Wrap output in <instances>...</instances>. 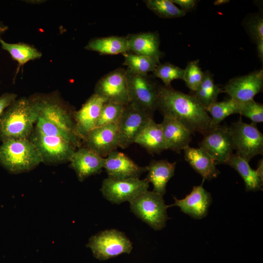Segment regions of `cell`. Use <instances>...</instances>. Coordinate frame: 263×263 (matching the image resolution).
Here are the masks:
<instances>
[{"label": "cell", "mask_w": 263, "mask_h": 263, "mask_svg": "<svg viewBox=\"0 0 263 263\" xmlns=\"http://www.w3.org/2000/svg\"><path fill=\"white\" fill-rule=\"evenodd\" d=\"M157 109L164 116L172 118L191 133L203 136L220 125L211 119L206 109L191 94L173 89L171 86H158Z\"/></svg>", "instance_id": "cell-1"}, {"label": "cell", "mask_w": 263, "mask_h": 263, "mask_svg": "<svg viewBox=\"0 0 263 263\" xmlns=\"http://www.w3.org/2000/svg\"><path fill=\"white\" fill-rule=\"evenodd\" d=\"M38 117L29 98H17L0 116V141L29 139Z\"/></svg>", "instance_id": "cell-2"}, {"label": "cell", "mask_w": 263, "mask_h": 263, "mask_svg": "<svg viewBox=\"0 0 263 263\" xmlns=\"http://www.w3.org/2000/svg\"><path fill=\"white\" fill-rule=\"evenodd\" d=\"M42 162L39 152L29 139L9 140L0 145V165L10 173L30 171Z\"/></svg>", "instance_id": "cell-3"}, {"label": "cell", "mask_w": 263, "mask_h": 263, "mask_svg": "<svg viewBox=\"0 0 263 263\" xmlns=\"http://www.w3.org/2000/svg\"><path fill=\"white\" fill-rule=\"evenodd\" d=\"M29 99L39 116L76 135L75 130V112L72 111L57 95L40 94Z\"/></svg>", "instance_id": "cell-4"}, {"label": "cell", "mask_w": 263, "mask_h": 263, "mask_svg": "<svg viewBox=\"0 0 263 263\" xmlns=\"http://www.w3.org/2000/svg\"><path fill=\"white\" fill-rule=\"evenodd\" d=\"M131 211L155 230L166 225L169 217L163 196L148 190L130 202Z\"/></svg>", "instance_id": "cell-5"}, {"label": "cell", "mask_w": 263, "mask_h": 263, "mask_svg": "<svg viewBox=\"0 0 263 263\" xmlns=\"http://www.w3.org/2000/svg\"><path fill=\"white\" fill-rule=\"evenodd\" d=\"M236 154L249 162L263 153V135L256 123L247 124L240 118L228 128Z\"/></svg>", "instance_id": "cell-6"}, {"label": "cell", "mask_w": 263, "mask_h": 263, "mask_svg": "<svg viewBox=\"0 0 263 263\" xmlns=\"http://www.w3.org/2000/svg\"><path fill=\"white\" fill-rule=\"evenodd\" d=\"M126 70L129 103L153 115L157 109L158 86L148 74Z\"/></svg>", "instance_id": "cell-7"}, {"label": "cell", "mask_w": 263, "mask_h": 263, "mask_svg": "<svg viewBox=\"0 0 263 263\" xmlns=\"http://www.w3.org/2000/svg\"><path fill=\"white\" fill-rule=\"evenodd\" d=\"M86 246L97 259L105 261L123 253L130 254L132 244L126 235L116 229L101 231L92 236Z\"/></svg>", "instance_id": "cell-8"}, {"label": "cell", "mask_w": 263, "mask_h": 263, "mask_svg": "<svg viewBox=\"0 0 263 263\" xmlns=\"http://www.w3.org/2000/svg\"><path fill=\"white\" fill-rule=\"evenodd\" d=\"M152 118L153 115L132 103L126 105L117 124L119 147L126 149L135 143L138 136Z\"/></svg>", "instance_id": "cell-9"}, {"label": "cell", "mask_w": 263, "mask_h": 263, "mask_svg": "<svg viewBox=\"0 0 263 263\" xmlns=\"http://www.w3.org/2000/svg\"><path fill=\"white\" fill-rule=\"evenodd\" d=\"M149 182L146 178L115 179L108 177L102 182L100 191L112 203L130 202L148 190Z\"/></svg>", "instance_id": "cell-10"}, {"label": "cell", "mask_w": 263, "mask_h": 263, "mask_svg": "<svg viewBox=\"0 0 263 263\" xmlns=\"http://www.w3.org/2000/svg\"><path fill=\"white\" fill-rule=\"evenodd\" d=\"M30 140L39 152L43 162L60 164L69 162L76 148L66 140L56 136L44 135L34 129Z\"/></svg>", "instance_id": "cell-11"}, {"label": "cell", "mask_w": 263, "mask_h": 263, "mask_svg": "<svg viewBox=\"0 0 263 263\" xmlns=\"http://www.w3.org/2000/svg\"><path fill=\"white\" fill-rule=\"evenodd\" d=\"M106 102L126 106L129 103L126 70L118 68L107 74L96 83L94 93Z\"/></svg>", "instance_id": "cell-12"}, {"label": "cell", "mask_w": 263, "mask_h": 263, "mask_svg": "<svg viewBox=\"0 0 263 263\" xmlns=\"http://www.w3.org/2000/svg\"><path fill=\"white\" fill-rule=\"evenodd\" d=\"M199 146L208 154L216 165L225 164L234 150L228 128L220 125L204 135Z\"/></svg>", "instance_id": "cell-13"}, {"label": "cell", "mask_w": 263, "mask_h": 263, "mask_svg": "<svg viewBox=\"0 0 263 263\" xmlns=\"http://www.w3.org/2000/svg\"><path fill=\"white\" fill-rule=\"evenodd\" d=\"M263 87V70L261 69L230 79L225 86L224 91L231 99L244 102L253 99Z\"/></svg>", "instance_id": "cell-14"}, {"label": "cell", "mask_w": 263, "mask_h": 263, "mask_svg": "<svg viewBox=\"0 0 263 263\" xmlns=\"http://www.w3.org/2000/svg\"><path fill=\"white\" fill-rule=\"evenodd\" d=\"M106 102L102 97L94 93L79 110L75 111V132L82 141L96 127L102 108Z\"/></svg>", "instance_id": "cell-15"}, {"label": "cell", "mask_w": 263, "mask_h": 263, "mask_svg": "<svg viewBox=\"0 0 263 263\" xmlns=\"http://www.w3.org/2000/svg\"><path fill=\"white\" fill-rule=\"evenodd\" d=\"M83 141L85 147L105 158L119 147L117 124L95 127L86 136Z\"/></svg>", "instance_id": "cell-16"}, {"label": "cell", "mask_w": 263, "mask_h": 263, "mask_svg": "<svg viewBox=\"0 0 263 263\" xmlns=\"http://www.w3.org/2000/svg\"><path fill=\"white\" fill-rule=\"evenodd\" d=\"M103 168L108 177L115 179L139 178L147 171V166H139L125 153L116 150L105 158Z\"/></svg>", "instance_id": "cell-17"}, {"label": "cell", "mask_w": 263, "mask_h": 263, "mask_svg": "<svg viewBox=\"0 0 263 263\" xmlns=\"http://www.w3.org/2000/svg\"><path fill=\"white\" fill-rule=\"evenodd\" d=\"M104 161L105 158L88 148L81 146L75 150L69 162L78 180L82 182L91 175L99 173Z\"/></svg>", "instance_id": "cell-18"}, {"label": "cell", "mask_w": 263, "mask_h": 263, "mask_svg": "<svg viewBox=\"0 0 263 263\" xmlns=\"http://www.w3.org/2000/svg\"><path fill=\"white\" fill-rule=\"evenodd\" d=\"M174 203L172 206L180 207L181 210L195 219H201L207 213L211 203L210 193L201 184L194 186L189 194L182 199L174 197Z\"/></svg>", "instance_id": "cell-19"}, {"label": "cell", "mask_w": 263, "mask_h": 263, "mask_svg": "<svg viewBox=\"0 0 263 263\" xmlns=\"http://www.w3.org/2000/svg\"><path fill=\"white\" fill-rule=\"evenodd\" d=\"M225 164L236 170L243 178L247 191H256L263 189V160L258 162L256 170L253 169L248 162L236 154H232Z\"/></svg>", "instance_id": "cell-20"}, {"label": "cell", "mask_w": 263, "mask_h": 263, "mask_svg": "<svg viewBox=\"0 0 263 263\" xmlns=\"http://www.w3.org/2000/svg\"><path fill=\"white\" fill-rule=\"evenodd\" d=\"M162 127L167 149L178 153L189 146L192 133L177 121L164 116L160 123Z\"/></svg>", "instance_id": "cell-21"}, {"label": "cell", "mask_w": 263, "mask_h": 263, "mask_svg": "<svg viewBox=\"0 0 263 263\" xmlns=\"http://www.w3.org/2000/svg\"><path fill=\"white\" fill-rule=\"evenodd\" d=\"M184 151L186 161L204 179L211 180L220 174L213 160L201 148L188 146Z\"/></svg>", "instance_id": "cell-22"}, {"label": "cell", "mask_w": 263, "mask_h": 263, "mask_svg": "<svg viewBox=\"0 0 263 263\" xmlns=\"http://www.w3.org/2000/svg\"><path fill=\"white\" fill-rule=\"evenodd\" d=\"M129 52L160 59V40L156 32H143L127 36Z\"/></svg>", "instance_id": "cell-23"}, {"label": "cell", "mask_w": 263, "mask_h": 263, "mask_svg": "<svg viewBox=\"0 0 263 263\" xmlns=\"http://www.w3.org/2000/svg\"><path fill=\"white\" fill-rule=\"evenodd\" d=\"M176 165V162L154 160L147 166L148 173L146 178L152 184L153 191L164 196L167 183L174 175Z\"/></svg>", "instance_id": "cell-24"}, {"label": "cell", "mask_w": 263, "mask_h": 263, "mask_svg": "<svg viewBox=\"0 0 263 263\" xmlns=\"http://www.w3.org/2000/svg\"><path fill=\"white\" fill-rule=\"evenodd\" d=\"M150 154H159L167 150L160 123L151 119L135 141Z\"/></svg>", "instance_id": "cell-25"}, {"label": "cell", "mask_w": 263, "mask_h": 263, "mask_svg": "<svg viewBox=\"0 0 263 263\" xmlns=\"http://www.w3.org/2000/svg\"><path fill=\"white\" fill-rule=\"evenodd\" d=\"M85 49L101 55H113L129 52L127 37L94 38L89 41Z\"/></svg>", "instance_id": "cell-26"}, {"label": "cell", "mask_w": 263, "mask_h": 263, "mask_svg": "<svg viewBox=\"0 0 263 263\" xmlns=\"http://www.w3.org/2000/svg\"><path fill=\"white\" fill-rule=\"evenodd\" d=\"M0 44L2 49L7 52L14 60L18 62L19 67L23 65L27 62L40 58L42 53L37 48L30 44L19 42L8 43L0 38Z\"/></svg>", "instance_id": "cell-27"}, {"label": "cell", "mask_w": 263, "mask_h": 263, "mask_svg": "<svg viewBox=\"0 0 263 263\" xmlns=\"http://www.w3.org/2000/svg\"><path fill=\"white\" fill-rule=\"evenodd\" d=\"M221 89L215 84L213 75L208 71L204 72V77L200 85L191 94L205 108L217 101Z\"/></svg>", "instance_id": "cell-28"}, {"label": "cell", "mask_w": 263, "mask_h": 263, "mask_svg": "<svg viewBox=\"0 0 263 263\" xmlns=\"http://www.w3.org/2000/svg\"><path fill=\"white\" fill-rule=\"evenodd\" d=\"M124 65L127 66L129 71L140 74H148L153 72L160 63V59L131 52L123 54Z\"/></svg>", "instance_id": "cell-29"}, {"label": "cell", "mask_w": 263, "mask_h": 263, "mask_svg": "<svg viewBox=\"0 0 263 263\" xmlns=\"http://www.w3.org/2000/svg\"><path fill=\"white\" fill-rule=\"evenodd\" d=\"M34 129L45 135L62 138L76 148L81 147L82 140L76 135L63 130L40 116H38Z\"/></svg>", "instance_id": "cell-30"}, {"label": "cell", "mask_w": 263, "mask_h": 263, "mask_svg": "<svg viewBox=\"0 0 263 263\" xmlns=\"http://www.w3.org/2000/svg\"><path fill=\"white\" fill-rule=\"evenodd\" d=\"M212 120L217 125L226 117L233 114H239V103L231 98L223 101H217L206 109Z\"/></svg>", "instance_id": "cell-31"}, {"label": "cell", "mask_w": 263, "mask_h": 263, "mask_svg": "<svg viewBox=\"0 0 263 263\" xmlns=\"http://www.w3.org/2000/svg\"><path fill=\"white\" fill-rule=\"evenodd\" d=\"M144 2L150 10L162 18H177L184 17L186 14L171 0H147Z\"/></svg>", "instance_id": "cell-32"}, {"label": "cell", "mask_w": 263, "mask_h": 263, "mask_svg": "<svg viewBox=\"0 0 263 263\" xmlns=\"http://www.w3.org/2000/svg\"><path fill=\"white\" fill-rule=\"evenodd\" d=\"M184 70L169 62L159 63L153 72L154 76L161 79L165 86L170 87L175 79L183 80Z\"/></svg>", "instance_id": "cell-33"}, {"label": "cell", "mask_w": 263, "mask_h": 263, "mask_svg": "<svg viewBox=\"0 0 263 263\" xmlns=\"http://www.w3.org/2000/svg\"><path fill=\"white\" fill-rule=\"evenodd\" d=\"M125 106L118 103L106 102L102 108L96 127L111 124H117Z\"/></svg>", "instance_id": "cell-34"}, {"label": "cell", "mask_w": 263, "mask_h": 263, "mask_svg": "<svg viewBox=\"0 0 263 263\" xmlns=\"http://www.w3.org/2000/svg\"><path fill=\"white\" fill-rule=\"evenodd\" d=\"M184 70L183 80L192 92H194L201 83L204 72L199 66V60L189 62Z\"/></svg>", "instance_id": "cell-35"}, {"label": "cell", "mask_w": 263, "mask_h": 263, "mask_svg": "<svg viewBox=\"0 0 263 263\" xmlns=\"http://www.w3.org/2000/svg\"><path fill=\"white\" fill-rule=\"evenodd\" d=\"M239 114L250 119L257 124L263 122V105L254 99L244 102H239Z\"/></svg>", "instance_id": "cell-36"}, {"label": "cell", "mask_w": 263, "mask_h": 263, "mask_svg": "<svg viewBox=\"0 0 263 263\" xmlns=\"http://www.w3.org/2000/svg\"><path fill=\"white\" fill-rule=\"evenodd\" d=\"M249 34L255 42L263 40V19L261 16L252 17L247 23Z\"/></svg>", "instance_id": "cell-37"}, {"label": "cell", "mask_w": 263, "mask_h": 263, "mask_svg": "<svg viewBox=\"0 0 263 263\" xmlns=\"http://www.w3.org/2000/svg\"><path fill=\"white\" fill-rule=\"evenodd\" d=\"M18 95L13 93L6 92L0 96V116L4 111L17 98Z\"/></svg>", "instance_id": "cell-38"}, {"label": "cell", "mask_w": 263, "mask_h": 263, "mask_svg": "<svg viewBox=\"0 0 263 263\" xmlns=\"http://www.w3.org/2000/svg\"><path fill=\"white\" fill-rule=\"evenodd\" d=\"M174 4L180 6L181 10L187 13L194 9L196 6L197 1L195 0H171Z\"/></svg>", "instance_id": "cell-39"}, {"label": "cell", "mask_w": 263, "mask_h": 263, "mask_svg": "<svg viewBox=\"0 0 263 263\" xmlns=\"http://www.w3.org/2000/svg\"><path fill=\"white\" fill-rule=\"evenodd\" d=\"M258 56L262 62L263 61V40L256 42Z\"/></svg>", "instance_id": "cell-40"}, {"label": "cell", "mask_w": 263, "mask_h": 263, "mask_svg": "<svg viewBox=\"0 0 263 263\" xmlns=\"http://www.w3.org/2000/svg\"><path fill=\"white\" fill-rule=\"evenodd\" d=\"M8 29L7 25L4 24L2 21H0V38Z\"/></svg>", "instance_id": "cell-41"}, {"label": "cell", "mask_w": 263, "mask_h": 263, "mask_svg": "<svg viewBox=\"0 0 263 263\" xmlns=\"http://www.w3.org/2000/svg\"><path fill=\"white\" fill-rule=\"evenodd\" d=\"M228 1L229 0H217L214 1V3L215 5H221L222 4L228 2Z\"/></svg>", "instance_id": "cell-42"}, {"label": "cell", "mask_w": 263, "mask_h": 263, "mask_svg": "<svg viewBox=\"0 0 263 263\" xmlns=\"http://www.w3.org/2000/svg\"><path fill=\"white\" fill-rule=\"evenodd\" d=\"M26 2H27L28 3H41L43 2L42 1H45V0H26L25 1Z\"/></svg>", "instance_id": "cell-43"}]
</instances>
